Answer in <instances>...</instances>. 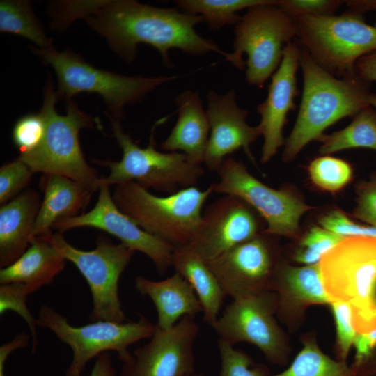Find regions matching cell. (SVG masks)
<instances>
[{
	"instance_id": "obj_1",
	"label": "cell",
	"mask_w": 376,
	"mask_h": 376,
	"mask_svg": "<svg viewBox=\"0 0 376 376\" xmlns=\"http://www.w3.org/2000/svg\"><path fill=\"white\" fill-rule=\"evenodd\" d=\"M52 26L64 28L77 19L107 41L111 49L126 63L136 57L137 45L147 44L159 53L165 66L173 68L169 52L178 49L193 56L215 52L228 53L217 43L199 35L197 24L205 23L201 15L185 13L176 8H160L134 0L59 1L52 3Z\"/></svg>"
},
{
	"instance_id": "obj_2",
	"label": "cell",
	"mask_w": 376,
	"mask_h": 376,
	"mask_svg": "<svg viewBox=\"0 0 376 376\" xmlns=\"http://www.w3.org/2000/svg\"><path fill=\"white\" fill-rule=\"evenodd\" d=\"M301 47V46H300ZM303 91L296 122L285 143L283 161H290L311 141L340 119L354 116L369 105L370 84L357 75L338 78L317 64L301 47Z\"/></svg>"
},
{
	"instance_id": "obj_3",
	"label": "cell",
	"mask_w": 376,
	"mask_h": 376,
	"mask_svg": "<svg viewBox=\"0 0 376 376\" xmlns=\"http://www.w3.org/2000/svg\"><path fill=\"white\" fill-rule=\"evenodd\" d=\"M53 82L47 79L40 112L45 120V132L40 144L33 150L20 154L36 173L56 174L88 184L95 190L102 186L95 169L86 162L79 139V131L85 128L102 127L99 120L81 111L73 101L67 102L66 114H58V101Z\"/></svg>"
},
{
	"instance_id": "obj_4",
	"label": "cell",
	"mask_w": 376,
	"mask_h": 376,
	"mask_svg": "<svg viewBox=\"0 0 376 376\" xmlns=\"http://www.w3.org/2000/svg\"><path fill=\"white\" fill-rule=\"evenodd\" d=\"M214 192L196 187L157 196L134 181L115 185L113 200L118 209L146 232L174 246L189 244L201 222V209Z\"/></svg>"
},
{
	"instance_id": "obj_5",
	"label": "cell",
	"mask_w": 376,
	"mask_h": 376,
	"mask_svg": "<svg viewBox=\"0 0 376 376\" xmlns=\"http://www.w3.org/2000/svg\"><path fill=\"white\" fill-rule=\"evenodd\" d=\"M32 49L54 70L58 100L68 102L79 93L97 94L107 107L108 117L120 122L125 106L141 102L159 86L178 77L125 76L96 68L70 49L59 52L54 47Z\"/></svg>"
},
{
	"instance_id": "obj_6",
	"label": "cell",
	"mask_w": 376,
	"mask_h": 376,
	"mask_svg": "<svg viewBox=\"0 0 376 376\" xmlns=\"http://www.w3.org/2000/svg\"><path fill=\"white\" fill-rule=\"evenodd\" d=\"M319 265L331 302L352 306L357 334L376 327V237H345Z\"/></svg>"
},
{
	"instance_id": "obj_7",
	"label": "cell",
	"mask_w": 376,
	"mask_h": 376,
	"mask_svg": "<svg viewBox=\"0 0 376 376\" xmlns=\"http://www.w3.org/2000/svg\"><path fill=\"white\" fill-rule=\"evenodd\" d=\"M291 17L299 45L336 77L356 76V62L376 51V26L367 24L362 14L347 10L339 15Z\"/></svg>"
},
{
	"instance_id": "obj_8",
	"label": "cell",
	"mask_w": 376,
	"mask_h": 376,
	"mask_svg": "<svg viewBox=\"0 0 376 376\" xmlns=\"http://www.w3.org/2000/svg\"><path fill=\"white\" fill-rule=\"evenodd\" d=\"M113 136L122 149L120 161L93 159L107 167L109 175L102 178V185H117L134 181L146 189L173 194L181 189L194 187L204 173L201 165L192 163L187 156L178 152H162L156 148L155 130L164 121L159 120L153 126L149 144L141 148L124 132L121 122L109 118Z\"/></svg>"
},
{
	"instance_id": "obj_9",
	"label": "cell",
	"mask_w": 376,
	"mask_h": 376,
	"mask_svg": "<svg viewBox=\"0 0 376 376\" xmlns=\"http://www.w3.org/2000/svg\"><path fill=\"white\" fill-rule=\"evenodd\" d=\"M277 0L249 8L235 26L233 52L226 61L245 70L248 84L263 87L278 69L285 45L295 38L292 17Z\"/></svg>"
},
{
	"instance_id": "obj_10",
	"label": "cell",
	"mask_w": 376,
	"mask_h": 376,
	"mask_svg": "<svg viewBox=\"0 0 376 376\" xmlns=\"http://www.w3.org/2000/svg\"><path fill=\"white\" fill-rule=\"evenodd\" d=\"M37 322L71 348L72 359L65 376H82L88 361L105 352L115 351L123 363L127 362L132 356L128 347L142 339L150 338L155 329V324L143 315L136 321L99 320L76 327L48 305L40 307Z\"/></svg>"
},
{
	"instance_id": "obj_11",
	"label": "cell",
	"mask_w": 376,
	"mask_h": 376,
	"mask_svg": "<svg viewBox=\"0 0 376 376\" xmlns=\"http://www.w3.org/2000/svg\"><path fill=\"white\" fill-rule=\"evenodd\" d=\"M44 235L72 263L86 281L92 297L90 322H126L119 297L118 283L135 251L123 243L114 244L103 235L97 237L95 248L84 251L74 247L63 233L50 232Z\"/></svg>"
},
{
	"instance_id": "obj_12",
	"label": "cell",
	"mask_w": 376,
	"mask_h": 376,
	"mask_svg": "<svg viewBox=\"0 0 376 376\" xmlns=\"http://www.w3.org/2000/svg\"><path fill=\"white\" fill-rule=\"evenodd\" d=\"M214 192L237 196L248 203L267 224L265 233L294 237L301 217L311 207L292 194L272 189L253 176L244 164L227 157L217 171Z\"/></svg>"
},
{
	"instance_id": "obj_13",
	"label": "cell",
	"mask_w": 376,
	"mask_h": 376,
	"mask_svg": "<svg viewBox=\"0 0 376 376\" xmlns=\"http://www.w3.org/2000/svg\"><path fill=\"white\" fill-rule=\"evenodd\" d=\"M276 306L275 297L269 292L233 299L212 328L219 338L230 345L249 343L270 363L284 365L288 350L273 317Z\"/></svg>"
},
{
	"instance_id": "obj_14",
	"label": "cell",
	"mask_w": 376,
	"mask_h": 376,
	"mask_svg": "<svg viewBox=\"0 0 376 376\" xmlns=\"http://www.w3.org/2000/svg\"><path fill=\"white\" fill-rule=\"evenodd\" d=\"M199 326L185 316L172 328L155 324L152 336L123 363L119 376H188L194 373V346Z\"/></svg>"
},
{
	"instance_id": "obj_15",
	"label": "cell",
	"mask_w": 376,
	"mask_h": 376,
	"mask_svg": "<svg viewBox=\"0 0 376 376\" xmlns=\"http://www.w3.org/2000/svg\"><path fill=\"white\" fill-rule=\"evenodd\" d=\"M95 206L77 217L62 219L52 226L57 233L76 228L91 227L105 231L120 240L132 250L139 251L153 263L159 274H164L171 266L174 246L152 235L138 226L115 204L109 185H102Z\"/></svg>"
},
{
	"instance_id": "obj_16",
	"label": "cell",
	"mask_w": 376,
	"mask_h": 376,
	"mask_svg": "<svg viewBox=\"0 0 376 376\" xmlns=\"http://www.w3.org/2000/svg\"><path fill=\"white\" fill-rule=\"evenodd\" d=\"M253 210L237 196L219 198L206 207L188 245L208 261L253 238L258 235L260 224Z\"/></svg>"
},
{
	"instance_id": "obj_17",
	"label": "cell",
	"mask_w": 376,
	"mask_h": 376,
	"mask_svg": "<svg viewBox=\"0 0 376 376\" xmlns=\"http://www.w3.org/2000/svg\"><path fill=\"white\" fill-rule=\"evenodd\" d=\"M206 262L233 299L271 290L273 251L262 235Z\"/></svg>"
},
{
	"instance_id": "obj_18",
	"label": "cell",
	"mask_w": 376,
	"mask_h": 376,
	"mask_svg": "<svg viewBox=\"0 0 376 376\" xmlns=\"http://www.w3.org/2000/svg\"><path fill=\"white\" fill-rule=\"evenodd\" d=\"M210 136L204 164L212 171L219 170L226 157L242 148L254 162L250 146L260 132L258 126L246 123L248 111L238 106L233 89L225 94L210 90L207 95Z\"/></svg>"
},
{
	"instance_id": "obj_19",
	"label": "cell",
	"mask_w": 376,
	"mask_h": 376,
	"mask_svg": "<svg viewBox=\"0 0 376 376\" xmlns=\"http://www.w3.org/2000/svg\"><path fill=\"white\" fill-rule=\"evenodd\" d=\"M300 52L298 42L292 40L285 45L280 65L271 77L267 97L256 107L260 116L257 126L264 140L262 163L268 162L284 144L283 130L287 114L296 108L295 99L298 94L297 72Z\"/></svg>"
},
{
	"instance_id": "obj_20",
	"label": "cell",
	"mask_w": 376,
	"mask_h": 376,
	"mask_svg": "<svg viewBox=\"0 0 376 376\" xmlns=\"http://www.w3.org/2000/svg\"><path fill=\"white\" fill-rule=\"evenodd\" d=\"M178 119L169 135L161 144L165 151H182L194 164L204 163L210 136L206 110L198 91L186 90L175 99Z\"/></svg>"
},
{
	"instance_id": "obj_21",
	"label": "cell",
	"mask_w": 376,
	"mask_h": 376,
	"mask_svg": "<svg viewBox=\"0 0 376 376\" xmlns=\"http://www.w3.org/2000/svg\"><path fill=\"white\" fill-rule=\"evenodd\" d=\"M40 205V195L33 189L1 205V268L15 262L29 246Z\"/></svg>"
},
{
	"instance_id": "obj_22",
	"label": "cell",
	"mask_w": 376,
	"mask_h": 376,
	"mask_svg": "<svg viewBox=\"0 0 376 376\" xmlns=\"http://www.w3.org/2000/svg\"><path fill=\"white\" fill-rule=\"evenodd\" d=\"M40 186L44 198L36 220L33 237L52 232V226L60 219L78 216L97 191L88 184L56 174H43Z\"/></svg>"
},
{
	"instance_id": "obj_23",
	"label": "cell",
	"mask_w": 376,
	"mask_h": 376,
	"mask_svg": "<svg viewBox=\"0 0 376 376\" xmlns=\"http://www.w3.org/2000/svg\"><path fill=\"white\" fill-rule=\"evenodd\" d=\"M134 285L141 295L148 297L154 304L157 313L155 324L161 329H169L181 318H194L203 312L194 289L177 272L162 281H152L139 276L135 279Z\"/></svg>"
},
{
	"instance_id": "obj_24",
	"label": "cell",
	"mask_w": 376,
	"mask_h": 376,
	"mask_svg": "<svg viewBox=\"0 0 376 376\" xmlns=\"http://www.w3.org/2000/svg\"><path fill=\"white\" fill-rule=\"evenodd\" d=\"M66 259L44 235L32 239L26 251L11 265L1 268L0 284H23L29 295L52 284L65 268Z\"/></svg>"
},
{
	"instance_id": "obj_25",
	"label": "cell",
	"mask_w": 376,
	"mask_h": 376,
	"mask_svg": "<svg viewBox=\"0 0 376 376\" xmlns=\"http://www.w3.org/2000/svg\"><path fill=\"white\" fill-rule=\"evenodd\" d=\"M171 266L191 285L202 306L203 321L212 327L227 295L207 262L186 244L174 247Z\"/></svg>"
},
{
	"instance_id": "obj_26",
	"label": "cell",
	"mask_w": 376,
	"mask_h": 376,
	"mask_svg": "<svg viewBox=\"0 0 376 376\" xmlns=\"http://www.w3.org/2000/svg\"><path fill=\"white\" fill-rule=\"evenodd\" d=\"M282 301L288 298L298 305L330 304L322 280L319 263L300 267H286L273 279Z\"/></svg>"
},
{
	"instance_id": "obj_27",
	"label": "cell",
	"mask_w": 376,
	"mask_h": 376,
	"mask_svg": "<svg viewBox=\"0 0 376 376\" xmlns=\"http://www.w3.org/2000/svg\"><path fill=\"white\" fill-rule=\"evenodd\" d=\"M319 152L323 155L350 148L376 150V110L368 105L357 113L347 127L330 134H322Z\"/></svg>"
},
{
	"instance_id": "obj_28",
	"label": "cell",
	"mask_w": 376,
	"mask_h": 376,
	"mask_svg": "<svg viewBox=\"0 0 376 376\" xmlns=\"http://www.w3.org/2000/svg\"><path fill=\"white\" fill-rule=\"evenodd\" d=\"M0 31L26 38L39 49L54 47L27 0H1Z\"/></svg>"
},
{
	"instance_id": "obj_29",
	"label": "cell",
	"mask_w": 376,
	"mask_h": 376,
	"mask_svg": "<svg viewBox=\"0 0 376 376\" xmlns=\"http://www.w3.org/2000/svg\"><path fill=\"white\" fill-rule=\"evenodd\" d=\"M272 0H176L177 8L187 14L201 15L210 30L217 31L226 25H236L242 16L237 12L265 4Z\"/></svg>"
},
{
	"instance_id": "obj_30",
	"label": "cell",
	"mask_w": 376,
	"mask_h": 376,
	"mask_svg": "<svg viewBox=\"0 0 376 376\" xmlns=\"http://www.w3.org/2000/svg\"><path fill=\"white\" fill-rule=\"evenodd\" d=\"M270 376H357L346 361H336L313 341L305 343L290 366Z\"/></svg>"
},
{
	"instance_id": "obj_31",
	"label": "cell",
	"mask_w": 376,
	"mask_h": 376,
	"mask_svg": "<svg viewBox=\"0 0 376 376\" xmlns=\"http://www.w3.org/2000/svg\"><path fill=\"white\" fill-rule=\"evenodd\" d=\"M308 172L312 182L319 188L335 191L343 188L352 178V168L345 161L323 155L313 159Z\"/></svg>"
},
{
	"instance_id": "obj_32",
	"label": "cell",
	"mask_w": 376,
	"mask_h": 376,
	"mask_svg": "<svg viewBox=\"0 0 376 376\" xmlns=\"http://www.w3.org/2000/svg\"><path fill=\"white\" fill-rule=\"evenodd\" d=\"M217 345L221 361L219 376H269L266 366L254 365L246 354L230 343L219 338Z\"/></svg>"
},
{
	"instance_id": "obj_33",
	"label": "cell",
	"mask_w": 376,
	"mask_h": 376,
	"mask_svg": "<svg viewBox=\"0 0 376 376\" xmlns=\"http://www.w3.org/2000/svg\"><path fill=\"white\" fill-rule=\"evenodd\" d=\"M29 295L25 286L22 283L0 284V314L12 311L24 320L31 331L32 351L34 352L38 345L36 330L38 325L37 318L33 317L26 305Z\"/></svg>"
},
{
	"instance_id": "obj_34",
	"label": "cell",
	"mask_w": 376,
	"mask_h": 376,
	"mask_svg": "<svg viewBox=\"0 0 376 376\" xmlns=\"http://www.w3.org/2000/svg\"><path fill=\"white\" fill-rule=\"evenodd\" d=\"M345 237L320 227H313L301 240L295 260L306 265H315Z\"/></svg>"
},
{
	"instance_id": "obj_35",
	"label": "cell",
	"mask_w": 376,
	"mask_h": 376,
	"mask_svg": "<svg viewBox=\"0 0 376 376\" xmlns=\"http://www.w3.org/2000/svg\"><path fill=\"white\" fill-rule=\"evenodd\" d=\"M45 120L40 111L25 114L15 122L12 139L19 155L29 152L40 144L45 135Z\"/></svg>"
},
{
	"instance_id": "obj_36",
	"label": "cell",
	"mask_w": 376,
	"mask_h": 376,
	"mask_svg": "<svg viewBox=\"0 0 376 376\" xmlns=\"http://www.w3.org/2000/svg\"><path fill=\"white\" fill-rule=\"evenodd\" d=\"M34 172L18 157L0 169V204L3 205L20 194L31 181Z\"/></svg>"
},
{
	"instance_id": "obj_37",
	"label": "cell",
	"mask_w": 376,
	"mask_h": 376,
	"mask_svg": "<svg viewBox=\"0 0 376 376\" xmlns=\"http://www.w3.org/2000/svg\"><path fill=\"white\" fill-rule=\"evenodd\" d=\"M353 345L356 354L351 368L354 374L357 376L376 375V327L358 334Z\"/></svg>"
},
{
	"instance_id": "obj_38",
	"label": "cell",
	"mask_w": 376,
	"mask_h": 376,
	"mask_svg": "<svg viewBox=\"0 0 376 376\" xmlns=\"http://www.w3.org/2000/svg\"><path fill=\"white\" fill-rule=\"evenodd\" d=\"M334 315L340 361H345L357 331L354 325L353 309L351 305L342 301L330 303Z\"/></svg>"
},
{
	"instance_id": "obj_39",
	"label": "cell",
	"mask_w": 376,
	"mask_h": 376,
	"mask_svg": "<svg viewBox=\"0 0 376 376\" xmlns=\"http://www.w3.org/2000/svg\"><path fill=\"white\" fill-rule=\"evenodd\" d=\"M341 0H277L276 6L290 16L335 15L345 3Z\"/></svg>"
},
{
	"instance_id": "obj_40",
	"label": "cell",
	"mask_w": 376,
	"mask_h": 376,
	"mask_svg": "<svg viewBox=\"0 0 376 376\" xmlns=\"http://www.w3.org/2000/svg\"><path fill=\"white\" fill-rule=\"evenodd\" d=\"M320 224L323 228L343 237L363 236L376 237V228L353 222L338 210L323 217Z\"/></svg>"
},
{
	"instance_id": "obj_41",
	"label": "cell",
	"mask_w": 376,
	"mask_h": 376,
	"mask_svg": "<svg viewBox=\"0 0 376 376\" xmlns=\"http://www.w3.org/2000/svg\"><path fill=\"white\" fill-rule=\"evenodd\" d=\"M355 216L376 228V180L361 189Z\"/></svg>"
},
{
	"instance_id": "obj_42",
	"label": "cell",
	"mask_w": 376,
	"mask_h": 376,
	"mask_svg": "<svg viewBox=\"0 0 376 376\" xmlns=\"http://www.w3.org/2000/svg\"><path fill=\"white\" fill-rule=\"evenodd\" d=\"M355 73L368 84L376 82V51L362 56L356 62Z\"/></svg>"
},
{
	"instance_id": "obj_43",
	"label": "cell",
	"mask_w": 376,
	"mask_h": 376,
	"mask_svg": "<svg viewBox=\"0 0 376 376\" xmlns=\"http://www.w3.org/2000/svg\"><path fill=\"white\" fill-rule=\"evenodd\" d=\"M30 337L26 333L17 334L10 341L0 347V376H4L5 363L10 354L17 349L27 347Z\"/></svg>"
},
{
	"instance_id": "obj_44",
	"label": "cell",
	"mask_w": 376,
	"mask_h": 376,
	"mask_svg": "<svg viewBox=\"0 0 376 376\" xmlns=\"http://www.w3.org/2000/svg\"><path fill=\"white\" fill-rule=\"evenodd\" d=\"M86 376H116L111 355L105 352L95 357V361L89 375Z\"/></svg>"
},
{
	"instance_id": "obj_45",
	"label": "cell",
	"mask_w": 376,
	"mask_h": 376,
	"mask_svg": "<svg viewBox=\"0 0 376 376\" xmlns=\"http://www.w3.org/2000/svg\"><path fill=\"white\" fill-rule=\"evenodd\" d=\"M367 102L369 105L376 110V94L370 93L368 95Z\"/></svg>"
},
{
	"instance_id": "obj_46",
	"label": "cell",
	"mask_w": 376,
	"mask_h": 376,
	"mask_svg": "<svg viewBox=\"0 0 376 376\" xmlns=\"http://www.w3.org/2000/svg\"><path fill=\"white\" fill-rule=\"evenodd\" d=\"M188 376H203L201 374L196 373L195 372Z\"/></svg>"
},
{
	"instance_id": "obj_47",
	"label": "cell",
	"mask_w": 376,
	"mask_h": 376,
	"mask_svg": "<svg viewBox=\"0 0 376 376\" xmlns=\"http://www.w3.org/2000/svg\"><path fill=\"white\" fill-rule=\"evenodd\" d=\"M375 26H376V17H375Z\"/></svg>"
}]
</instances>
